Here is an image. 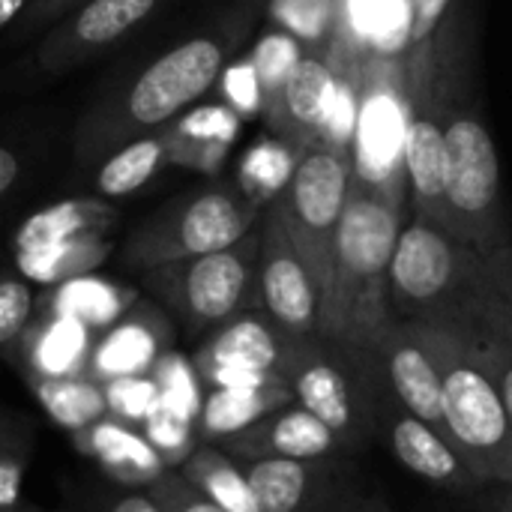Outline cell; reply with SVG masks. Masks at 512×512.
I'll list each match as a JSON object with an SVG mask.
<instances>
[{
  "instance_id": "29",
  "label": "cell",
  "mask_w": 512,
  "mask_h": 512,
  "mask_svg": "<svg viewBox=\"0 0 512 512\" xmlns=\"http://www.w3.org/2000/svg\"><path fill=\"white\" fill-rule=\"evenodd\" d=\"M510 273H512V258L507 264V285L504 294L468 327L471 333V345L477 351V360L483 363L486 375L492 378L507 417L512 423V303H510Z\"/></svg>"
},
{
  "instance_id": "10",
  "label": "cell",
  "mask_w": 512,
  "mask_h": 512,
  "mask_svg": "<svg viewBox=\"0 0 512 512\" xmlns=\"http://www.w3.org/2000/svg\"><path fill=\"white\" fill-rule=\"evenodd\" d=\"M408 99L393 75V63H381L372 78H363L357 135L351 144L354 183L369 186L399 204H408L405 177V135H408Z\"/></svg>"
},
{
  "instance_id": "38",
  "label": "cell",
  "mask_w": 512,
  "mask_h": 512,
  "mask_svg": "<svg viewBox=\"0 0 512 512\" xmlns=\"http://www.w3.org/2000/svg\"><path fill=\"white\" fill-rule=\"evenodd\" d=\"M144 438L156 447V453L165 459V465L171 471H177L198 447H201V438H198V423H189L165 408H159L144 426H141Z\"/></svg>"
},
{
  "instance_id": "39",
  "label": "cell",
  "mask_w": 512,
  "mask_h": 512,
  "mask_svg": "<svg viewBox=\"0 0 512 512\" xmlns=\"http://www.w3.org/2000/svg\"><path fill=\"white\" fill-rule=\"evenodd\" d=\"M357 117H360V93L357 81L351 75H339V84L333 90V99L327 105L318 144H333L342 150H351L357 135Z\"/></svg>"
},
{
  "instance_id": "28",
  "label": "cell",
  "mask_w": 512,
  "mask_h": 512,
  "mask_svg": "<svg viewBox=\"0 0 512 512\" xmlns=\"http://www.w3.org/2000/svg\"><path fill=\"white\" fill-rule=\"evenodd\" d=\"M177 471L219 510L261 512L243 465L216 444H201Z\"/></svg>"
},
{
  "instance_id": "52",
  "label": "cell",
  "mask_w": 512,
  "mask_h": 512,
  "mask_svg": "<svg viewBox=\"0 0 512 512\" xmlns=\"http://www.w3.org/2000/svg\"><path fill=\"white\" fill-rule=\"evenodd\" d=\"M510 303H512V273H510Z\"/></svg>"
},
{
  "instance_id": "26",
  "label": "cell",
  "mask_w": 512,
  "mask_h": 512,
  "mask_svg": "<svg viewBox=\"0 0 512 512\" xmlns=\"http://www.w3.org/2000/svg\"><path fill=\"white\" fill-rule=\"evenodd\" d=\"M291 402H294V393L288 387L207 390L201 414H198V438H201V444H222Z\"/></svg>"
},
{
  "instance_id": "32",
  "label": "cell",
  "mask_w": 512,
  "mask_h": 512,
  "mask_svg": "<svg viewBox=\"0 0 512 512\" xmlns=\"http://www.w3.org/2000/svg\"><path fill=\"white\" fill-rule=\"evenodd\" d=\"M303 153H297L291 144L285 141H258L240 162V174H237V186L258 201L261 207L273 204L279 198V192L288 186L297 162Z\"/></svg>"
},
{
  "instance_id": "42",
  "label": "cell",
  "mask_w": 512,
  "mask_h": 512,
  "mask_svg": "<svg viewBox=\"0 0 512 512\" xmlns=\"http://www.w3.org/2000/svg\"><path fill=\"white\" fill-rule=\"evenodd\" d=\"M147 492L162 504L165 512H225L213 501H207L189 480H183L180 471H165Z\"/></svg>"
},
{
  "instance_id": "22",
  "label": "cell",
  "mask_w": 512,
  "mask_h": 512,
  "mask_svg": "<svg viewBox=\"0 0 512 512\" xmlns=\"http://www.w3.org/2000/svg\"><path fill=\"white\" fill-rule=\"evenodd\" d=\"M96 330L75 318L36 315L27 336L21 339V369L27 381L39 378H78L87 375Z\"/></svg>"
},
{
  "instance_id": "14",
  "label": "cell",
  "mask_w": 512,
  "mask_h": 512,
  "mask_svg": "<svg viewBox=\"0 0 512 512\" xmlns=\"http://www.w3.org/2000/svg\"><path fill=\"white\" fill-rule=\"evenodd\" d=\"M378 438L387 450L402 462L405 471L417 474L420 480L453 492V495H474L486 489V480L465 462L447 432L429 426L426 420L408 414L387 390V399L378 414Z\"/></svg>"
},
{
  "instance_id": "19",
  "label": "cell",
  "mask_w": 512,
  "mask_h": 512,
  "mask_svg": "<svg viewBox=\"0 0 512 512\" xmlns=\"http://www.w3.org/2000/svg\"><path fill=\"white\" fill-rule=\"evenodd\" d=\"M333 51L378 63H393L411 51V0H336Z\"/></svg>"
},
{
  "instance_id": "50",
  "label": "cell",
  "mask_w": 512,
  "mask_h": 512,
  "mask_svg": "<svg viewBox=\"0 0 512 512\" xmlns=\"http://www.w3.org/2000/svg\"><path fill=\"white\" fill-rule=\"evenodd\" d=\"M501 512H512V483L504 486V495H501Z\"/></svg>"
},
{
  "instance_id": "44",
  "label": "cell",
  "mask_w": 512,
  "mask_h": 512,
  "mask_svg": "<svg viewBox=\"0 0 512 512\" xmlns=\"http://www.w3.org/2000/svg\"><path fill=\"white\" fill-rule=\"evenodd\" d=\"M447 6L450 0H411V51H417L435 36Z\"/></svg>"
},
{
  "instance_id": "11",
  "label": "cell",
  "mask_w": 512,
  "mask_h": 512,
  "mask_svg": "<svg viewBox=\"0 0 512 512\" xmlns=\"http://www.w3.org/2000/svg\"><path fill=\"white\" fill-rule=\"evenodd\" d=\"M294 339L297 336L282 330L264 309H249L207 333L192 363L207 390L288 387L279 372Z\"/></svg>"
},
{
  "instance_id": "31",
  "label": "cell",
  "mask_w": 512,
  "mask_h": 512,
  "mask_svg": "<svg viewBox=\"0 0 512 512\" xmlns=\"http://www.w3.org/2000/svg\"><path fill=\"white\" fill-rule=\"evenodd\" d=\"M111 252V243L105 237H78L30 252H15L18 270L27 282H42V285H60L75 276L93 273Z\"/></svg>"
},
{
  "instance_id": "46",
  "label": "cell",
  "mask_w": 512,
  "mask_h": 512,
  "mask_svg": "<svg viewBox=\"0 0 512 512\" xmlns=\"http://www.w3.org/2000/svg\"><path fill=\"white\" fill-rule=\"evenodd\" d=\"M102 512H165L162 504L147 489H126L114 498H108Z\"/></svg>"
},
{
  "instance_id": "33",
  "label": "cell",
  "mask_w": 512,
  "mask_h": 512,
  "mask_svg": "<svg viewBox=\"0 0 512 512\" xmlns=\"http://www.w3.org/2000/svg\"><path fill=\"white\" fill-rule=\"evenodd\" d=\"M153 378H156L159 393H162V408L171 411V414H177V417H183V420H189V423H198V414H201L207 387L198 378L192 357H183V354H177L171 348L156 363Z\"/></svg>"
},
{
  "instance_id": "43",
  "label": "cell",
  "mask_w": 512,
  "mask_h": 512,
  "mask_svg": "<svg viewBox=\"0 0 512 512\" xmlns=\"http://www.w3.org/2000/svg\"><path fill=\"white\" fill-rule=\"evenodd\" d=\"M24 471H27V462L21 453V441L0 435V510L21 504L18 495H21Z\"/></svg>"
},
{
  "instance_id": "1",
  "label": "cell",
  "mask_w": 512,
  "mask_h": 512,
  "mask_svg": "<svg viewBox=\"0 0 512 512\" xmlns=\"http://www.w3.org/2000/svg\"><path fill=\"white\" fill-rule=\"evenodd\" d=\"M405 225V204L351 183L336 228L324 288L321 336L378 354L399 324L390 303V264Z\"/></svg>"
},
{
  "instance_id": "2",
  "label": "cell",
  "mask_w": 512,
  "mask_h": 512,
  "mask_svg": "<svg viewBox=\"0 0 512 512\" xmlns=\"http://www.w3.org/2000/svg\"><path fill=\"white\" fill-rule=\"evenodd\" d=\"M510 258L512 249L489 258L447 228L411 213L390 264L396 321H477L504 294Z\"/></svg>"
},
{
  "instance_id": "13",
  "label": "cell",
  "mask_w": 512,
  "mask_h": 512,
  "mask_svg": "<svg viewBox=\"0 0 512 512\" xmlns=\"http://www.w3.org/2000/svg\"><path fill=\"white\" fill-rule=\"evenodd\" d=\"M261 512H333L351 492L357 465L333 459H255L240 462Z\"/></svg>"
},
{
  "instance_id": "27",
  "label": "cell",
  "mask_w": 512,
  "mask_h": 512,
  "mask_svg": "<svg viewBox=\"0 0 512 512\" xmlns=\"http://www.w3.org/2000/svg\"><path fill=\"white\" fill-rule=\"evenodd\" d=\"M165 165H174V129L162 126L150 135H141L108 159L96 171V192L102 198H126L147 186Z\"/></svg>"
},
{
  "instance_id": "15",
  "label": "cell",
  "mask_w": 512,
  "mask_h": 512,
  "mask_svg": "<svg viewBox=\"0 0 512 512\" xmlns=\"http://www.w3.org/2000/svg\"><path fill=\"white\" fill-rule=\"evenodd\" d=\"M378 363L390 396L408 414L444 432L441 366L426 321H399L381 345Z\"/></svg>"
},
{
  "instance_id": "3",
  "label": "cell",
  "mask_w": 512,
  "mask_h": 512,
  "mask_svg": "<svg viewBox=\"0 0 512 512\" xmlns=\"http://www.w3.org/2000/svg\"><path fill=\"white\" fill-rule=\"evenodd\" d=\"M228 45L219 36H192L156 60L132 81L93 102L75 129V156L90 165L108 159L123 144L150 135L198 102L222 75Z\"/></svg>"
},
{
  "instance_id": "16",
  "label": "cell",
  "mask_w": 512,
  "mask_h": 512,
  "mask_svg": "<svg viewBox=\"0 0 512 512\" xmlns=\"http://www.w3.org/2000/svg\"><path fill=\"white\" fill-rule=\"evenodd\" d=\"M162 0H87L63 18L39 45L36 63L42 72H63L90 54L114 45L129 30L144 24Z\"/></svg>"
},
{
  "instance_id": "25",
  "label": "cell",
  "mask_w": 512,
  "mask_h": 512,
  "mask_svg": "<svg viewBox=\"0 0 512 512\" xmlns=\"http://www.w3.org/2000/svg\"><path fill=\"white\" fill-rule=\"evenodd\" d=\"M117 222V210L99 198H72L36 210L15 231V252H30L78 237H105Z\"/></svg>"
},
{
  "instance_id": "18",
  "label": "cell",
  "mask_w": 512,
  "mask_h": 512,
  "mask_svg": "<svg viewBox=\"0 0 512 512\" xmlns=\"http://www.w3.org/2000/svg\"><path fill=\"white\" fill-rule=\"evenodd\" d=\"M237 462L255 459H333V456H354L351 447L315 414L303 405L291 402L246 432L216 444Z\"/></svg>"
},
{
  "instance_id": "4",
  "label": "cell",
  "mask_w": 512,
  "mask_h": 512,
  "mask_svg": "<svg viewBox=\"0 0 512 512\" xmlns=\"http://www.w3.org/2000/svg\"><path fill=\"white\" fill-rule=\"evenodd\" d=\"M279 375L294 402L327 423L354 456L378 438V414L387 399L378 354L327 336H297Z\"/></svg>"
},
{
  "instance_id": "48",
  "label": "cell",
  "mask_w": 512,
  "mask_h": 512,
  "mask_svg": "<svg viewBox=\"0 0 512 512\" xmlns=\"http://www.w3.org/2000/svg\"><path fill=\"white\" fill-rule=\"evenodd\" d=\"M333 512H393L387 504H384V498H369V495H348L339 507Z\"/></svg>"
},
{
  "instance_id": "49",
  "label": "cell",
  "mask_w": 512,
  "mask_h": 512,
  "mask_svg": "<svg viewBox=\"0 0 512 512\" xmlns=\"http://www.w3.org/2000/svg\"><path fill=\"white\" fill-rule=\"evenodd\" d=\"M24 6H27V0H0V27L15 21Z\"/></svg>"
},
{
  "instance_id": "35",
  "label": "cell",
  "mask_w": 512,
  "mask_h": 512,
  "mask_svg": "<svg viewBox=\"0 0 512 512\" xmlns=\"http://www.w3.org/2000/svg\"><path fill=\"white\" fill-rule=\"evenodd\" d=\"M303 57H306V48L285 30H273L255 45L249 60L258 72L261 87H264V108L282 93V87L288 84L291 72L300 66Z\"/></svg>"
},
{
  "instance_id": "9",
  "label": "cell",
  "mask_w": 512,
  "mask_h": 512,
  "mask_svg": "<svg viewBox=\"0 0 512 512\" xmlns=\"http://www.w3.org/2000/svg\"><path fill=\"white\" fill-rule=\"evenodd\" d=\"M351 183H354L351 150L333 144H312L300 156L288 186L273 201V210L285 222L291 240L309 261V267L318 273L324 288L330 276L336 228L345 213Z\"/></svg>"
},
{
  "instance_id": "36",
  "label": "cell",
  "mask_w": 512,
  "mask_h": 512,
  "mask_svg": "<svg viewBox=\"0 0 512 512\" xmlns=\"http://www.w3.org/2000/svg\"><path fill=\"white\" fill-rule=\"evenodd\" d=\"M105 387V402H108V417L129 423L141 429L159 408H162V393L153 375H132V378H117L102 384Z\"/></svg>"
},
{
  "instance_id": "47",
  "label": "cell",
  "mask_w": 512,
  "mask_h": 512,
  "mask_svg": "<svg viewBox=\"0 0 512 512\" xmlns=\"http://www.w3.org/2000/svg\"><path fill=\"white\" fill-rule=\"evenodd\" d=\"M18 174H21V159H18V153H15L12 147L0 144V198L15 186Z\"/></svg>"
},
{
  "instance_id": "45",
  "label": "cell",
  "mask_w": 512,
  "mask_h": 512,
  "mask_svg": "<svg viewBox=\"0 0 512 512\" xmlns=\"http://www.w3.org/2000/svg\"><path fill=\"white\" fill-rule=\"evenodd\" d=\"M81 3L87 0H33L24 21H27V30H36L42 24H51V21H60L69 9H78Z\"/></svg>"
},
{
  "instance_id": "24",
  "label": "cell",
  "mask_w": 512,
  "mask_h": 512,
  "mask_svg": "<svg viewBox=\"0 0 512 512\" xmlns=\"http://www.w3.org/2000/svg\"><path fill=\"white\" fill-rule=\"evenodd\" d=\"M138 300H141L138 291L87 273V276H75L60 285H51V294L42 300V306H36V315L75 318L93 327L96 333H102L111 324H117Z\"/></svg>"
},
{
  "instance_id": "51",
  "label": "cell",
  "mask_w": 512,
  "mask_h": 512,
  "mask_svg": "<svg viewBox=\"0 0 512 512\" xmlns=\"http://www.w3.org/2000/svg\"><path fill=\"white\" fill-rule=\"evenodd\" d=\"M0 512H42V510H33V507H24V504H18V507H9V510H0Z\"/></svg>"
},
{
  "instance_id": "41",
  "label": "cell",
  "mask_w": 512,
  "mask_h": 512,
  "mask_svg": "<svg viewBox=\"0 0 512 512\" xmlns=\"http://www.w3.org/2000/svg\"><path fill=\"white\" fill-rule=\"evenodd\" d=\"M222 93L228 108L240 117H252L264 108V87L252 60H237L222 72Z\"/></svg>"
},
{
  "instance_id": "5",
  "label": "cell",
  "mask_w": 512,
  "mask_h": 512,
  "mask_svg": "<svg viewBox=\"0 0 512 512\" xmlns=\"http://www.w3.org/2000/svg\"><path fill=\"white\" fill-rule=\"evenodd\" d=\"M441 366L444 432L465 462L489 483H512V423L471 345L468 327L426 321Z\"/></svg>"
},
{
  "instance_id": "6",
  "label": "cell",
  "mask_w": 512,
  "mask_h": 512,
  "mask_svg": "<svg viewBox=\"0 0 512 512\" xmlns=\"http://www.w3.org/2000/svg\"><path fill=\"white\" fill-rule=\"evenodd\" d=\"M264 216V207L252 201L237 183H216L186 192L126 237L120 258L129 270L147 273L162 264L210 255L243 240Z\"/></svg>"
},
{
  "instance_id": "20",
  "label": "cell",
  "mask_w": 512,
  "mask_h": 512,
  "mask_svg": "<svg viewBox=\"0 0 512 512\" xmlns=\"http://www.w3.org/2000/svg\"><path fill=\"white\" fill-rule=\"evenodd\" d=\"M336 84H339V72L330 66V60L306 51V57L291 72L282 93L264 108L282 141L291 144L297 153H306L312 144H318L321 123Z\"/></svg>"
},
{
  "instance_id": "30",
  "label": "cell",
  "mask_w": 512,
  "mask_h": 512,
  "mask_svg": "<svg viewBox=\"0 0 512 512\" xmlns=\"http://www.w3.org/2000/svg\"><path fill=\"white\" fill-rule=\"evenodd\" d=\"M36 402L60 429L78 435L108 417L105 387L87 375L78 378H39L30 381Z\"/></svg>"
},
{
  "instance_id": "37",
  "label": "cell",
  "mask_w": 512,
  "mask_h": 512,
  "mask_svg": "<svg viewBox=\"0 0 512 512\" xmlns=\"http://www.w3.org/2000/svg\"><path fill=\"white\" fill-rule=\"evenodd\" d=\"M36 321V297L24 276H0V354L21 345Z\"/></svg>"
},
{
  "instance_id": "12",
  "label": "cell",
  "mask_w": 512,
  "mask_h": 512,
  "mask_svg": "<svg viewBox=\"0 0 512 512\" xmlns=\"http://www.w3.org/2000/svg\"><path fill=\"white\" fill-rule=\"evenodd\" d=\"M258 303L291 336H321L324 285L291 240L273 204H267L261 216Z\"/></svg>"
},
{
  "instance_id": "21",
  "label": "cell",
  "mask_w": 512,
  "mask_h": 512,
  "mask_svg": "<svg viewBox=\"0 0 512 512\" xmlns=\"http://www.w3.org/2000/svg\"><path fill=\"white\" fill-rule=\"evenodd\" d=\"M75 447L93 462H99V468L126 489H147L165 471H171L141 429L114 417H105L96 426L78 432Z\"/></svg>"
},
{
  "instance_id": "7",
  "label": "cell",
  "mask_w": 512,
  "mask_h": 512,
  "mask_svg": "<svg viewBox=\"0 0 512 512\" xmlns=\"http://www.w3.org/2000/svg\"><path fill=\"white\" fill-rule=\"evenodd\" d=\"M258 252L261 222L234 246L162 264L141 273L144 291L189 333H213L225 321L261 309L258 303Z\"/></svg>"
},
{
  "instance_id": "34",
  "label": "cell",
  "mask_w": 512,
  "mask_h": 512,
  "mask_svg": "<svg viewBox=\"0 0 512 512\" xmlns=\"http://www.w3.org/2000/svg\"><path fill=\"white\" fill-rule=\"evenodd\" d=\"M270 15L303 48H324V45H333L339 3L336 0H273Z\"/></svg>"
},
{
  "instance_id": "8",
  "label": "cell",
  "mask_w": 512,
  "mask_h": 512,
  "mask_svg": "<svg viewBox=\"0 0 512 512\" xmlns=\"http://www.w3.org/2000/svg\"><path fill=\"white\" fill-rule=\"evenodd\" d=\"M444 228L489 258L512 249L498 150L471 111L444 120Z\"/></svg>"
},
{
  "instance_id": "23",
  "label": "cell",
  "mask_w": 512,
  "mask_h": 512,
  "mask_svg": "<svg viewBox=\"0 0 512 512\" xmlns=\"http://www.w3.org/2000/svg\"><path fill=\"white\" fill-rule=\"evenodd\" d=\"M405 177L408 204L444 228V120L429 105H417L405 135Z\"/></svg>"
},
{
  "instance_id": "17",
  "label": "cell",
  "mask_w": 512,
  "mask_h": 512,
  "mask_svg": "<svg viewBox=\"0 0 512 512\" xmlns=\"http://www.w3.org/2000/svg\"><path fill=\"white\" fill-rule=\"evenodd\" d=\"M174 327L159 303L138 300L117 324L96 336L87 378L108 384L132 375H153L156 363L171 351Z\"/></svg>"
},
{
  "instance_id": "40",
  "label": "cell",
  "mask_w": 512,
  "mask_h": 512,
  "mask_svg": "<svg viewBox=\"0 0 512 512\" xmlns=\"http://www.w3.org/2000/svg\"><path fill=\"white\" fill-rule=\"evenodd\" d=\"M174 132L186 141L231 144L240 132V114H234L228 105H204L189 111L180 123H174Z\"/></svg>"
}]
</instances>
